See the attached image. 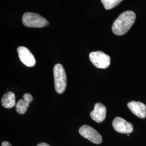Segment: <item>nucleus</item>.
Masks as SVG:
<instances>
[{"label":"nucleus","instance_id":"nucleus-5","mask_svg":"<svg viewBox=\"0 0 146 146\" xmlns=\"http://www.w3.org/2000/svg\"><path fill=\"white\" fill-rule=\"evenodd\" d=\"M79 133L84 138L95 144H100L102 142V137L93 128L88 125H84L79 129Z\"/></svg>","mask_w":146,"mask_h":146},{"label":"nucleus","instance_id":"nucleus-6","mask_svg":"<svg viewBox=\"0 0 146 146\" xmlns=\"http://www.w3.org/2000/svg\"><path fill=\"white\" fill-rule=\"evenodd\" d=\"M17 53L21 62L27 67H32L36 64V60L31 51L26 47H18Z\"/></svg>","mask_w":146,"mask_h":146},{"label":"nucleus","instance_id":"nucleus-2","mask_svg":"<svg viewBox=\"0 0 146 146\" xmlns=\"http://www.w3.org/2000/svg\"><path fill=\"white\" fill-rule=\"evenodd\" d=\"M55 88L58 94H62L67 87V77L62 65L56 64L54 68Z\"/></svg>","mask_w":146,"mask_h":146},{"label":"nucleus","instance_id":"nucleus-13","mask_svg":"<svg viewBox=\"0 0 146 146\" xmlns=\"http://www.w3.org/2000/svg\"><path fill=\"white\" fill-rule=\"evenodd\" d=\"M2 146H12L9 142L8 141H4L2 143Z\"/></svg>","mask_w":146,"mask_h":146},{"label":"nucleus","instance_id":"nucleus-4","mask_svg":"<svg viewBox=\"0 0 146 146\" xmlns=\"http://www.w3.org/2000/svg\"><path fill=\"white\" fill-rule=\"evenodd\" d=\"M90 61L97 68L106 69L110 66V58L102 52L97 51L91 52L89 54Z\"/></svg>","mask_w":146,"mask_h":146},{"label":"nucleus","instance_id":"nucleus-10","mask_svg":"<svg viewBox=\"0 0 146 146\" xmlns=\"http://www.w3.org/2000/svg\"><path fill=\"white\" fill-rule=\"evenodd\" d=\"M33 100V98L31 94L29 93L25 94L22 99L20 100L16 104V111L20 114H25Z\"/></svg>","mask_w":146,"mask_h":146},{"label":"nucleus","instance_id":"nucleus-12","mask_svg":"<svg viewBox=\"0 0 146 146\" xmlns=\"http://www.w3.org/2000/svg\"><path fill=\"white\" fill-rule=\"evenodd\" d=\"M104 6V8L107 10H110L114 8L116 5L120 4L122 0H101Z\"/></svg>","mask_w":146,"mask_h":146},{"label":"nucleus","instance_id":"nucleus-1","mask_svg":"<svg viewBox=\"0 0 146 146\" xmlns=\"http://www.w3.org/2000/svg\"><path fill=\"white\" fill-rule=\"evenodd\" d=\"M135 14L132 11L122 13L114 21L112 31L116 35H123L129 31L135 21Z\"/></svg>","mask_w":146,"mask_h":146},{"label":"nucleus","instance_id":"nucleus-11","mask_svg":"<svg viewBox=\"0 0 146 146\" xmlns=\"http://www.w3.org/2000/svg\"><path fill=\"white\" fill-rule=\"evenodd\" d=\"M15 104V95L11 92L5 93L2 98V104L5 108H11Z\"/></svg>","mask_w":146,"mask_h":146},{"label":"nucleus","instance_id":"nucleus-9","mask_svg":"<svg viewBox=\"0 0 146 146\" xmlns=\"http://www.w3.org/2000/svg\"><path fill=\"white\" fill-rule=\"evenodd\" d=\"M131 111L136 116L143 119L146 117V106L141 102L132 101L127 104Z\"/></svg>","mask_w":146,"mask_h":146},{"label":"nucleus","instance_id":"nucleus-7","mask_svg":"<svg viewBox=\"0 0 146 146\" xmlns=\"http://www.w3.org/2000/svg\"><path fill=\"white\" fill-rule=\"evenodd\" d=\"M112 125L115 131L120 133L128 134L133 131V125L120 117H115Z\"/></svg>","mask_w":146,"mask_h":146},{"label":"nucleus","instance_id":"nucleus-14","mask_svg":"<svg viewBox=\"0 0 146 146\" xmlns=\"http://www.w3.org/2000/svg\"><path fill=\"white\" fill-rule=\"evenodd\" d=\"M37 146H50V145H49L48 144H47L46 143H44V142H42V143H39L38 145H37Z\"/></svg>","mask_w":146,"mask_h":146},{"label":"nucleus","instance_id":"nucleus-8","mask_svg":"<svg viewBox=\"0 0 146 146\" xmlns=\"http://www.w3.org/2000/svg\"><path fill=\"white\" fill-rule=\"evenodd\" d=\"M107 109L104 104L97 103L95 104L94 109L90 112L91 118L98 123H101L104 121L106 117Z\"/></svg>","mask_w":146,"mask_h":146},{"label":"nucleus","instance_id":"nucleus-3","mask_svg":"<svg viewBox=\"0 0 146 146\" xmlns=\"http://www.w3.org/2000/svg\"><path fill=\"white\" fill-rule=\"evenodd\" d=\"M22 23L24 26L31 28H42L49 25V22L46 19L31 12H27L23 14Z\"/></svg>","mask_w":146,"mask_h":146}]
</instances>
